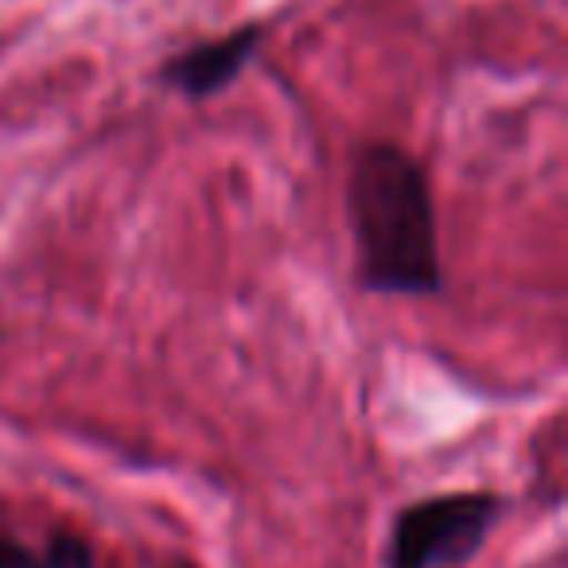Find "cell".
Returning <instances> with one entry per match:
<instances>
[{
	"mask_svg": "<svg viewBox=\"0 0 568 568\" xmlns=\"http://www.w3.org/2000/svg\"><path fill=\"white\" fill-rule=\"evenodd\" d=\"M347 211L358 276L389 296H436L444 288L433 187L413 152L374 141L351 164Z\"/></svg>",
	"mask_w": 568,
	"mask_h": 568,
	"instance_id": "cell-1",
	"label": "cell"
},
{
	"mask_svg": "<svg viewBox=\"0 0 568 568\" xmlns=\"http://www.w3.org/2000/svg\"><path fill=\"white\" fill-rule=\"evenodd\" d=\"M506 514V498L490 490H452L420 498L397 514L389 529L386 568H448L475 557Z\"/></svg>",
	"mask_w": 568,
	"mask_h": 568,
	"instance_id": "cell-2",
	"label": "cell"
},
{
	"mask_svg": "<svg viewBox=\"0 0 568 568\" xmlns=\"http://www.w3.org/2000/svg\"><path fill=\"white\" fill-rule=\"evenodd\" d=\"M0 568H43V557L17 537H0Z\"/></svg>",
	"mask_w": 568,
	"mask_h": 568,
	"instance_id": "cell-5",
	"label": "cell"
},
{
	"mask_svg": "<svg viewBox=\"0 0 568 568\" xmlns=\"http://www.w3.org/2000/svg\"><path fill=\"white\" fill-rule=\"evenodd\" d=\"M43 568H94V545L79 534L51 537L48 552H43Z\"/></svg>",
	"mask_w": 568,
	"mask_h": 568,
	"instance_id": "cell-4",
	"label": "cell"
},
{
	"mask_svg": "<svg viewBox=\"0 0 568 568\" xmlns=\"http://www.w3.org/2000/svg\"><path fill=\"white\" fill-rule=\"evenodd\" d=\"M257 48H261V24H245L230 36H219V40H206L180 51V55L160 67V79L180 90V94L203 102V98L219 94L222 87H230L245 71V63H250V55Z\"/></svg>",
	"mask_w": 568,
	"mask_h": 568,
	"instance_id": "cell-3",
	"label": "cell"
},
{
	"mask_svg": "<svg viewBox=\"0 0 568 568\" xmlns=\"http://www.w3.org/2000/svg\"><path fill=\"white\" fill-rule=\"evenodd\" d=\"M172 568H195V565H191V560H180V565H172Z\"/></svg>",
	"mask_w": 568,
	"mask_h": 568,
	"instance_id": "cell-6",
	"label": "cell"
}]
</instances>
